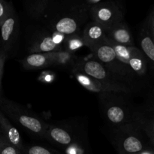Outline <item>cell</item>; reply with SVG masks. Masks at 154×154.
<instances>
[{
    "label": "cell",
    "mask_w": 154,
    "mask_h": 154,
    "mask_svg": "<svg viewBox=\"0 0 154 154\" xmlns=\"http://www.w3.org/2000/svg\"><path fill=\"white\" fill-rule=\"evenodd\" d=\"M88 16L84 2L52 1L42 23L52 32L68 36L80 32Z\"/></svg>",
    "instance_id": "obj_1"
},
{
    "label": "cell",
    "mask_w": 154,
    "mask_h": 154,
    "mask_svg": "<svg viewBox=\"0 0 154 154\" xmlns=\"http://www.w3.org/2000/svg\"><path fill=\"white\" fill-rule=\"evenodd\" d=\"M45 139L65 154H84L89 140L84 121L71 120L49 124Z\"/></svg>",
    "instance_id": "obj_2"
},
{
    "label": "cell",
    "mask_w": 154,
    "mask_h": 154,
    "mask_svg": "<svg viewBox=\"0 0 154 154\" xmlns=\"http://www.w3.org/2000/svg\"><path fill=\"white\" fill-rule=\"evenodd\" d=\"M0 110L8 119L22 126L29 133L41 139H45L49 124L36 114L3 96H0Z\"/></svg>",
    "instance_id": "obj_3"
},
{
    "label": "cell",
    "mask_w": 154,
    "mask_h": 154,
    "mask_svg": "<svg viewBox=\"0 0 154 154\" xmlns=\"http://www.w3.org/2000/svg\"><path fill=\"white\" fill-rule=\"evenodd\" d=\"M114 93H106L100 95L103 105L104 113L108 121L117 127L135 123V113L132 112L126 104Z\"/></svg>",
    "instance_id": "obj_4"
},
{
    "label": "cell",
    "mask_w": 154,
    "mask_h": 154,
    "mask_svg": "<svg viewBox=\"0 0 154 154\" xmlns=\"http://www.w3.org/2000/svg\"><path fill=\"white\" fill-rule=\"evenodd\" d=\"M140 126L136 123L117 127L113 141L121 154H134L144 150V144L138 132Z\"/></svg>",
    "instance_id": "obj_5"
},
{
    "label": "cell",
    "mask_w": 154,
    "mask_h": 154,
    "mask_svg": "<svg viewBox=\"0 0 154 154\" xmlns=\"http://www.w3.org/2000/svg\"><path fill=\"white\" fill-rule=\"evenodd\" d=\"M89 14L93 21L101 24L105 29L123 22L124 13L118 2H101L89 9Z\"/></svg>",
    "instance_id": "obj_6"
},
{
    "label": "cell",
    "mask_w": 154,
    "mask_h": 154,
    "mask_svg": "<svg viewBox=\"0 0 154 154\" xmlns=\"http://www.w3.org/2000/svg\"><path fill=\"white\" fill-rule=\"evenodd\" d=\"M96 60L108 68L122 80H126L128 75H133L120 62L115 50L109 40L90 48Z\"/></svg>",
    "instance_id": "obj_7"
},
{
    "label": "cell",
    "mask_w": 154,
    "mask_h": 154,
    "mask_svg": "<svg viewBox=\"0 0 154 154\" xmlns=\"http://www.w3.org/2000/svg\"><path fill=\"white\" fill-rule=\"evenodd\" d=\"M112 44L120 63L132 74L143 75L147 71V58L136 47H127Z\"/></svg>",
    "instance_id": "obj_8"
},
{
    "label": "cell",
    "mask_w": 154,
    "mask_h": 154,
    "mask_svg": "<svg viewBox=\"0 0 154 154\" xmlns=\"http://www.w3.org/2000/svg\"><path fill=\"white\" fill-rule=\"evenodd\" d=\"M66 36L52 32L45 28L32 37L29 42L28 51L30 54H48L63 50V42Z\"/></svg>",
    "instance_id": "obj_9"
},
{
    "label": "cell",
    "mask_w": 154,
    "mask_h": 154,
    "mask_svg": "<svg viewBox=\"0 0 154 154\" xmlns=\"http://www.w3.org/2000/svg\"><path fill=\"white\" fill-rule=\"evenodd\" d=\"M73 71H78L85 75L108 84H126L121 78L113 73L111 71L96 60H82L80 59L76 67ZM72 71V72H73Z\"/></svg>",
    "instance_id": "obj_10"
},
{
    "label": "cell",
    "mask_w": 154,
    "mask_h": 154,
    "mask_svg": "<svg viewBox=\"0 0 154 154\" xmlns=\"http://www.w3.org/2000/svg\"><path fill=\"white\" fill-rule=\"evenodd\" d=\"M72 72L78 82L90 92L99 93L101 94L106 93H129L132 92V88L126 84H108L91 78L81 72L73 71Z\"/></svg>",
    "instance_id": "obj_11"
},
{
    "label": "cell",
    "mask_w": 154,
    "mask_h": 154,
    "mask_svg": "<svg viewBox=\"0 0 154 154\" xmlns=\"http://www.w3.org/2000/svg\"><path fill=\"white\" fill-rule=\"evenodd\" d=\"M0 28V49L9 54L16 43L19 33V19L14 9Z\"/></svg>",
    "instance_id": "obj_12"
},
{
    "label": "cell",
    "mask_w": 154,
    "mask_h": 154,
    "mask_svg": "<svg viewBox=\"0 0 154 154\" xmlns=\"http://www.w3.org/2000/svg\"><path fill=\"white\" fill-rule=\"evenodd\" d=\"M105 30L107 38L111 43L127 47L135 46L132 32L124 22Z\"/></svg>",
    "instance_id": "obj_13"
},
{
    "label": "cell",
    "mask_w": 154,
    "mask_h": 154,
    "mask_svg": "<svg viewBox=\"0 0 154 154\" xmlns=\"http://www.w3.org/2000/svg\"><path fill=\"white\" fill-rule=\"evenodd\" d=\"M82 34L86 46L89 49L108 41L105 27L93 20L86 25Z\"/></svg>",
    "instance_id": "obj_14"
},
{
    "label": "cell",
    "mask_w": 154,
    "mask_h": 154,
    "mask_svg": "<svg viewBox=\"0 0 154 154\" xmlns=\"http://www.w3.org/2000/svg\"><path fill=\"white\" fill-rule=\"evenodd\" d=\"M0 133L21 151L24 150L20 132L0 110Z\"/></svg>",
    "instance_id": "obj_15"
},
{
    "label": "cell",
    "mask_w": 154,
    "mask_h": 154,
    "mask_svg": "<svg viewBox=\"0 0 154 154\" xmlns=\"http://www.w3.org/2000/svg\"><path fill=\"white\" fill-rule=\"evenodd\" d=\"M51 66L72 71L75 69L80 58L75 54L62 51L51 53Z\"/></svg>",
    "instance_id": "obj_16"
},
{
    "label": "cell",
    "mask_w": 154,
    "mask_h": 154,
    "mask_svg": "<svg viewBox=\"0 0 154 154\" xmlns=\"http://www.w3.org/2000/svg\"><path fill=\"white\" fill-rule=\"evenodd\" d=\"M51 2V0H29L26 2L24 7L32 20L42 23Z\"/></svg>",
    "instance_id": "obj_17"
},
{
    "label": "cell",
    "mask_w": 154,
    "mask_h": 154,
    "mask_svg": "<svg viewBox=\"0 0 154 154\" xmlns=\"http://www.w3.org/2000/svg\"><path fill=\"white\" fill-rule=\"evenodd\" d=\"M23 67L27 70L40 69L51 66V53L30 54L20 60Z\"/></svg>",
    "instance_id": "obj_18"
},
{
    "label": "cell",
    "mask_w": 154,
    "mask_h": 154,
    "mask_svg": "<svg viewBox=\"0 0 154 154\" xmlns=\"http://www.w3.org/2000/svg\"><path fill=\"white\" fill-rule=\"evenodd\" d=\"M140 45L141 51L154 68V42L150 32L147 30L142 29L140 33Z\"/></svg>",
    "instance_id": "obj_19"
},
{
    "label": "cell",
    "mask_w": 154,
    "mask_h": 154,
    "mask_svg": "<svg viewBox=\"0 0 154 154\" xmlns=\"http://www.w3.org/2000/svg\"><path fill=\"white\" fill-rule=\"evenodd\" d=\"M62 46H63V51L75 54H76L77 51L81 49V48L84 46L87 47L81 32L71 35L66 36L63 42Z\"/></svg>",
    "instance_id": "obj_20"
},
{
    "label": "cell",
    "mask_w": 154,
    "mask_h": 154,
    "mask_svg": "<svg viewBox=\"0 0 154 154\" xmlns=\"http://www.w3.org/2000/svg\"><path fill=\"white\" fill-rule=\"evenodd\" d=\"M135 123L145 131L151 141H154V116L148 118L141 113H135Z\"/></svg>",
    "instance_id": "obj_21"
},
{
    "label": "cell",
    "mask_w": 154,
    "mask_h": 154,
    "mask_svg": "<svg viewBox=\"0 0 154 154\" xmlns=\"http://www.w3.org/2000/svg\"><path fill=\"white\" fill-rule=\"evenodd\" d=\"M0 154H22L19 150L0 133Z\"/></svg>",
    "instance_id": "obj_22"
},
{
    "label": "cell",
    "mask_w": 154,
    "mask_h": 154,
    "mask_svg": "<svg viewBox=\"0 0 154 154\" xmlns=\"http://www.w3.org/2000/svg\"><path fill=\"white\" fill-rule=\"evenodd\" d=\"M14 9V8L11 3L7 2L4 0H0V27Z\"/></svg>",
    "instance_id": "obj_23"
},
{
    "label": "cell",
    "mask_w": 154,
    "mask_h": 154,
    "mask_svg": "<svg viewBox=\"0 0 154 154\" xmlns=\"http://www.w3.org/2000/svg\"><path fill=\"white\" fill-rule=\"evenodd\" d=\"M8 54L0 49V96H2V77L4 72V66Z\"/></svg>",
    "instance_id": "obj_24"
},
{
    "label": "cell",
    "mask_w": 154,
    "mask_h": 154,
    "mask_svg": "<svg viewBox=\"0 0 154 154\" xmlns=\"http://www.w3.org/2000/svg\"><path fill=\"white\" fill-rule=\"evenodd\" d=\"M148 25L150 28V33L154 42V14L152 13L148 19Z\"/></svg>",
    "instance_id": "obj_25"
},
{
    "label": "cell",
    "mask_w": 154,
    "mask_h": 154,
    "mask_svg": "<svg viewBox=\"0 0 154 154\" xmlns=\"http://www.w3.org/2000/svg\"><path fill=\"white\" fill-rule=\"evenodd\" d=\"M134 154H154V151L150 150H144L142 151L139 152V153H134Z\"/></svg>",
    "instance_id": "obj_26"
},
{
    "label": "cell",
    "mask_w": 154,
    "mask_h": 154,
    "mask_svg": "<svg viewBox=\"0 0 154 154\" xmlns=\"http://www.w3.org/2000/svg\"><path fill=\"white\" fill-rule=\"evenodd\" d=\"M152 143H153V145H154V141H152Z\"/></svg>",
    "instance_id": "obj_27"
},
{
    "label": "cell",
    "mask_w": 154,
    "mask_h": 154,
    "mask_svg": "<svg viewBox=\"0 0 154 154\" xmlns=\"http://www.w3.org/2000/svg\"><path fill=\"white\" fill-rule=\"evenodd\" d=\"M153 14H154V11H153Z\"/></svg>",
    "instance_id": "obj_28"
}]
</instances>
